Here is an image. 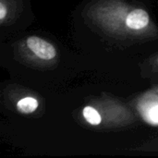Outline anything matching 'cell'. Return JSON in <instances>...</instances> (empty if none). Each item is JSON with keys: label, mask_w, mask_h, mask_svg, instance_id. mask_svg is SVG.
Returning a JSON list of instances; mask_svg holds the SVG:
<instances>
[{"label": "cell", "mask_w": 158, "mask_h": 158, "mask_svg": "<svg viewBox=\"0 0 158 158\" xmlns=\"http://www.w3.org/2000/svg\"><path fill=\"white\" fill-rule=\"evenodd\" d=\"M149 115H150L151 120H153L155 123H158V106H156V107H154L151 110Z\"/></svg>", "instance_id": "5b68a950"}, {"label": "cell", "mask_w": 158, "mask_h": 158, "mask_svg": "<svg viewBox=\"0 0 158 158\" xmlns=\"http://www.w3.org/2000/svg\"><path fill=\"white\" fill-rule=\"evenodd\" d=\"M83 117L86 119V121L92 125H99L101 123V116L100 114L96 111V109H94L92 106H86L84 107L83 111H82Z\"/></svg>", "instance_id": "277c9868"}, {"label": "cell", "mask_w": 158, "mask_h": 158, "mask_svg": "<svg viewBox=\"0 0 158 158\" xmlns=\"http://www.w3.org/2000/svg\"><path fill=\"white\" fill-rule=\"evenodd\" d=\"M149 15L143 9H134L131 10L127 18H126V24L129 28L133 30H141L146 27L149 23Z\"/></svg>", "instance_id": "7a4b0ae2"}, {"label": "cell", "mask_w": 158, "mask_h": 158, "mask_svg": "<svg viewBox=\"0 0 158 158\" xmlns=\"http://www.w3.org/2000/svg\"><path fill=\"white\" fill-rule=\"evenodd\" d=\"M17 107L19 111L24 114H30L35 111L38 107V101L32 97H25L20 99L18 104Z\"/></svg>", "instance_id": "3957f363"}, {"label": "cell", "mask_w": 158, "mask_h": 158, "mask_svg": "<svg viewBox=\"0 0 158 158\" xmlns=\"http://www.w3.org/2000/svg\"><path fill=\"white\" fill-rule=\"evenodd\" d=\"M6 15V8L4 5V3H0V20L2 21Z\"/></svg>", "instance_id": "8992f818"}, {"label": "cell", "mask_w": 158, "mask_h": 158, "mask_svg": "<svg viewBox=\"0 0 158 158\" xmlns=\"http://www.w3.org/2000/svg\"><path fill=\"white\" fill-rule=\"evenodd\" d=\"M28 47L40 58L44 60H51L53 59L56 55V51L55 47L46 42L45 40L37 37V36H31L27 39Z\"/></svg>", "instance_id": "6da1fadb"}]
</instances>
